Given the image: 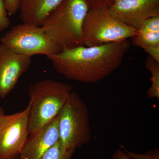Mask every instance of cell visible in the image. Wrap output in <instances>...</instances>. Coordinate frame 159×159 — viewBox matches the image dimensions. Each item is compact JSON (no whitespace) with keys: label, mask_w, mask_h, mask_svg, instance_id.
Instances as JSON below:
<instances>
[{"label":"cell","mask_w":159,"mask_h":159,"mask_svg":"<svg viewBox=\"0 0 159 159\" xmlns=\"http://www.w3.org/2000/svg\"><path fill=\"white\" fill-rule=\"evenodd\" d=\"M130 47L126 40L93 47L79 46L47 57L56 71L67 79L95 84L120 66Z\"/></svg>","instance_id":"6da1fadb"},{"label":"cell","mask_w":159,"mask_h":159,"mask_svg":"<svg viewBox=\"0 0 159 159\" xmlns=\"http://www.w3.org/2000/svg\"><path fill=\"white\" fill-rule=\"evenodd\" d=\"M89 10L84 0H64L41 27L61 51L84 46L83 25Z\"/></svg>","instance_id":"7a4b0ae2"},{"label":"cell","mask_w":159,"mask_h":159,"mask_svg":"<svg viewBox=\"0 0 159 159\" xmlns=\"http://www.w3.org/2000/svg\"><path fill=\"white\" fill-rule=\"evenodd\" d=\"M73 90L70 84L51 79L37 81L29 87V135L57 116Z\"/></svg>","instance_id":"3957f363"},{"label":"cell","mask_w":159,"mask_h":159,"mask_svg":"<svg viewBox=\"0 0 159 159\" xmlns=\"http://www.w3.org/2000/svg\"><path fill=\"white\" fill-rule=\"evenodd\" d=\"M58 129L59 140L69 150L75 151L91 140L92 128L88 107L73 91L60 111Z\"/></svg>","instance_id":"277c9868"},{"label":"cell","mask_w":159,"mask_h":159,"mask_svg":"<svg viewBox=\"0 0 159 159\" xmlns=\"http://www.w3.org/2000/svg\"><path fill=\"white\" fill-rule=\"evenodd\" d=\"M136 31L112 16L109 7L89 9L83 25V44L93 47L126 40Z\"/></svg>","instance_id":"5b68a950"},{"label":"cell","mask_w":159,"mask_h":159,"mask_svg":"<svg viewBox=\"0 0 159 159\" xmlns=\"http://www.w3.org/2000/svg\"><path fill=\"white\" fill-rule=\"evenodd\" d=\"M1 42L13 52L29 57L37 54L48 57L61 51L41 27L31 24L13 26L2 36Z\"/></svg>","instance_id":"8992f818"},{"label":"cell","mask_w":159,"mask_h":159,"mask_svg":"<svg viewBox=\"0 0 159 159\" xmlns=\"http://www.w3.org/2000/svg\"><path fill=\"white\" fill-rule=\"evenodd\" d=\"M30 102L25 109L11 115H0V159L20 155L29 135Z\"/></svg>","instance_id":"52a82bcc"},{"label":"cell","mask_w":159,"mask_h":159,"mask_svg":"<svg viewBox=\"0 0 159 159\" xmlns=\"http://www.w3.org/2000/svg\"><path fill=\"white\" fill-rule=\"evenodd\" d=\"M109 8L114 17L137 30L145 20L159 16V0H116Z\"/></svg>","instance_id":"ba28073f"},{"label":"cell","mask_w":159,"mask_h":159,"mask_svg":"<svg viewBox=\"0 0 159 159\" xmlns=\"http://www.w3.org/2000/svg\"><path fill=\"white\" fill-rule=\"evenodd\" d=\"M31 62V57L17 54L0 44V98H5L14 89Z\"/></svg>","instance_id":"9c48e42d"},{"label":"cell","mask_w":159,"mask_h":159,"mask_svg":"<svg viewBox=\"0 0 159 159\" xmlns=\"http://www.w3.org/2000/svg\"><path fill=\"white\" fill-rule=\"evenodd\" d=\"M58 123L59 114L34 133L29 135L20 154V159H39L59 140Z\"/></svg>","instance_id":"30bf717a"},{"label":"cell","mask_w":159,"mask_h":159,"mask_svg":"<svg viewBox=\"0 0 159 159\" xmlns=\"http://www.w3.org/2000/svg\"><path fill=\"white\" fill-rule=\"evenodd\" d=\"M130 39L134 46L143 49L159 62V16L143 21Z\"/></svg>","instance_id":"8fae6325"},{"label":"cell","mask_w":159,"mask_h":159,"mask_svg":"<svg viewBox=\"0 0 159 159\" xmlns=\"http://www.w3.org/2000/svg\"><path fill=\"white\" fill-rule=\"evenodd\" d=\"M64 0H20L19 10L23 23L41 27L46 18Z\"/></svg>","instance_id":"7c38bea8"},{"label":"cell","mask_w":159,"mask_h":159,"mask_svg":"<svg viewBox=\"0 0 159 159\" xmlns=\"http://www.w3.org/2000/svg\"><path fill=\"white\" fill-rule=\"evenodd\" d=\"M145 67L151 74V85L147 92V97L150 99H159V62L148 56Z\"/></svg>","instance_id":"4fadbf2b"},{"label":"cell","mask_w":159,"mask_h":159,"mask_svg":"<svg viewBox=\"0 0 159 159\" xmlns=\"http://www.w3.org/2000/svg\"><path fill=\"white\" fill-rule=\"evenodd\" d=\"M74 152L75 150L66 148L59 140L48 149L39 159H71Z\"/></svg>","instance_id":"5bb4252c"},{"label":"cell","mask_w":159,"mask_h":159,"mask_svg":"<svg viewBox=\"0 0 159 159\" xmlns=\"http://www.w3.org/2000/svg\"><path fill=\"white\" fill-rule=\"evenodd\" d=\"M125 153L133 159H159V149L154 148L148 151L143 154L137 153L125 149V147L121 146Z\"/></svg>","instance_id":"9a60e30c"},{"label":"cell","mask_w":159,"mask_h":159,"mask_svg":"<svg viewBox=\"0 0 159 159\" xmlns=\"http://www.w3.org/2000/svg\"><path fill=\"white\" fill-rule=\"evenodd\" d=\"M7 13L4 0H0V32L6 30L10 25V20Z\"/></svg>","instance_id":"2e32d148"},{"label":"cell","mask_w":159,"mask_h":159,"mask_svg":"<svg viewBox=\"0 0 159 159\" xmlns=\"http://www.w3.org/2000/svg\"><path fill=\"white\" fill-rule=\"evenodd\" d=\"M89 9L110 7L116 0H84Z\"/></svg>","instance_id":"e0dca14e"},{"label":"cell","mask_w":159,"mask_h":159,"mask_svg":"<svg viewBox=\"0 0 159 159\" xmlns=\"http://www.w3.org/2000/svg\"><path fill=\"white\" fill-rule=\"evenodd\" d=\"M7 12L14 15L19 10L20 0H4Z\"/></svg>","instance_id":"ac0fdd59"},{"label":"cell","mask_w":159,"mask_h":159,"mask_svg":"<svg viewBox=\"0 0 159 159\" xmlns=\"http://www.w3.org/2000/svg\"><path fill=\"white\" fill-rule=\"evenodd\" d=\"M112 159H133L127 155L125 152L122 151L121 149H117L114 152Z\"/></svg>","instance_id":"d6986e66"},{"label":"cell","mask_w":159,"mask_h":159,"mask_svg":"<svg viewBox=\"0 0 159 159\" xmlns=\"http://www.w3.org/2000/svg\"><path fill=\"white\" fill-rule=\"evenodd\" d=\"M3 113H5L4 109H3L2 107L0 106V115Z\"/></svg>","instance_id":"ffe728a7"},{"label":"cell","mask_w":159,"mask_h":159,"mask_svg":"<svg viewBox=\"0 0 159 159\" xmlns=\"http://www.w3.org/2000/svg\"><path fill=\"white\" fill-rule=\"evenodd\" d=\"M13 159H20V158L19 156H18L16 157H15Z\"/></svg>","instance_id":"44dd1931"}]
</instances>
